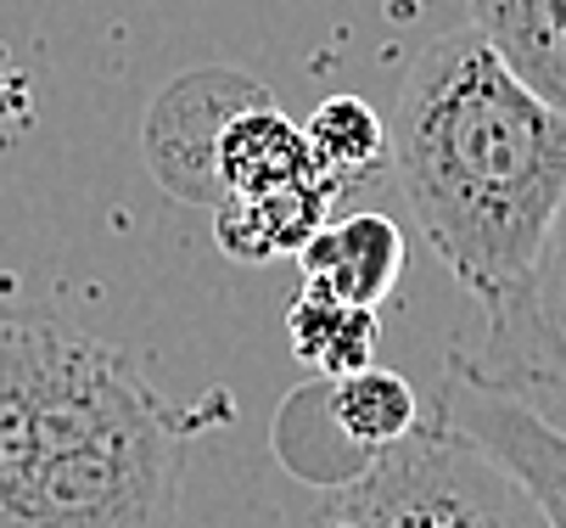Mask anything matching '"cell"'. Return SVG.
<instances>
[{
  "instance_id": "6da1fadb",
  "label": "cell",
  "mask_w": 566,
  "mask_h": 528,
  "mask_svg": "<svg viewBox=\"0 0 566 528\" xmlns=\"http://www.w3.org/2000/svg\"><path fill=\"white\" fill-rule=\"evenodd\" d=\"M387 164L427 248L489 315L527 287L566 208V107L465 23L410 56Z\"/></svg>"
},
{
  "instance_id": "7a4b0ae2",
  "label": "cell",
  "mask_w": 566,
  "mask_h": 528,
  "mask_svg": "<svg viewBox=\"0 0 566 528\" xmlns=\"http://www.w3.org/2000/svg\"><path fill=\"white\" fill-rule=\"evenodd\" d=\"M186 438L124 349L0 315V528H180Z\"/></svg>"
},
{
  "instance_id": "3957f363",
  "label": "cell",
  "mask_w": 566,
  "mask_h": 528,
  "mask_svg": "<svg viewBox=\"0 0 566 528\" xmlns=\"http://www.w3.org/2000/svg\"><path fill=\"white\" fill-rule=\"evenodd\" d=\"M314 528H544L533 495L438 411L326 489Z\"/></svg>"
},
{
  "instance_id": "277c9868",
  "label": "cell",
  "mask_w": 566,
  "mask_h": 528,
  "mask_svg": "<svg viewBox=\"0 0 566 528\" xmlns=\"http://www.w3.org/2000/svg\"><path fill=\"white\" fill-rule=\"evenodd\" d=\"M449 371L465 383L522 400L544 422L566 427V208L555 214V231L511 304L489 310L482 349H454Z\"/></svg>"
},
{
  "instance_id": "5b68a950",
  "label": "cell",
  "mask_w": 566,
  "mask_h": 528,
  "mask_svg": "<svg viewBox=\"0 0 566 528\" xmlns=\"http://www.w3.org/2000/svg\"><path fill=\"white\" fill-rule=\"evenodd\" d=\"M259 102H275V96L253 73L224 68V62H208V68H191L180 80H169L140 124V153H146L151 180L175 203L219 208V169H213L219 135L235 113H248Z\"/></svg>"
},
{
  "instance_id": "8992f818",
  "label": "cell",
  "mask_w": 566,
  "mask_h": 528,
  "mask_svg": "<svg viewBox=\"0 0 566 528\" xmlns=\"http://www.w3.org/2000/svg\"><path fill=\"white\" fill-rule=\"evenodd\" d=\"M438 416L454 422L471 444L489 456L533 495L544 528H566V427L544 422L511 394H494L482 383H465L460 371L443 376L438 389Z\"/></svg>"
},
{
  "instance_id": "52a82bcc",
  "label": "cell",
  "mask_w": 566,
  "mask_h": 528,
  "mask_svg": "<svg viewBox=\"0 0 566 528\" xmlns=\"http://www.w3.org/2000/svg\"><path fill=\"white\" fill-rule=\"evenodd\" d=\"M403 259H410V242H403L398 219L387 214L326 219L297 253L303 287H319V292L343 298V304H365V310H381L398 292Z\"/></svg>"
},
{
  "instance_id": "ba28073f",
  "label": "cell",
  "mask_w": 566,
  "mask_h": 528,
  "mask_svg": "<svg viewBox=\"0 0 566 528\" xmlns=\"http://www.w3.org/2000/svg\"><path fill=\"white\" fill-rule=\"evenodd\" d=\"M337 180H297L281 191H259V197H219L213 208V237L230 259L241 265H264V259H297L303 242L332 219L337 203Z\"/></svg>"
},
{
  "instance_id": "9c48e42d",
  "label": "cell",
  "mask_w": 566,
  "mask_h": 528,
  "mask_svg": "<svg viewBox=\"0 0 566 528\" xmlns=\"http://www.w3.org/2000/svg\"><path fill=\"white\" fill-rule=\"evenodd\" d=\"M213 169H219V197H259L297 180H332L319 169L303 124H292L275 102H259L224 124Z\"/></svg>"
},
{
  "instance_id": "30bf717a",
  "label": "cell",
  "mask_w": 566,
  "mask_h": 528,
  "mask_svg": "<svg viewBox=\"0 0 566 528\" xmlns=\"http://www.w3.org/2000/svg\"><path fill=\"white\" fill-rule=\"evenodd\" d=\"M471 29L544 102L566 107V0H465Z\"/></svg>"
},
{
  "instance_id": "8fae6325",
  "label": "cell",
  "mask_w": 566,
  "mask_h": 528,
  "mask_svg": "<svg viewBox=\"0 0 566 528\" xmlns=\"http://www.w3.org/2000/svg\"><path fill=\"white\" fill-rule=\"evenodd\" d=\"M319 400H326V416L337 422V433L359 449V456H381L392 449L403 433H416L421 422V400L387 365H359L343 376H319Z\"/></svg>"
},
{
  "instance_id": "7c38bea8",
  "label": "cell",
  "mask_w": 566,
  "mask_h": 528,
  "mask_svg": "<svg viewBox=\"0 0 566 528\" xmlns=\"http://www.w3.org/2000/svg\"><path fill=\"white\" fill-rule=\"evenodd\" d=\"M286 343L314 376H343V371L376 365L381 321L365 304H343V298L319 287H303L286 310Z\"/></svg>"
},
{
  "instance_id": "4fadbf2b",
  "label": "cell",
  "mask_w": 566,
  "mask_h": 528,
  "mask_svg": "<svg viewBox=\"0 0 566 528\" xmlns=\"http://www.w3.org/2000/svg\"><path fill=\"white\" fill-rule=\"evenodd\" d=\"M270 444H275V462H281L292 478L314 484V489H337V484H348V478H359V473L370 467V456H359V449L337 433V422L326 416L319 376H308V383L281 405Z\"/></svg>"
},
{
  "instance_id": "5bb4252c",
  "label": "cell",
  "mask_w": 566,
  "mask_h": 528,
  "mask_svg": "<svg viewBox=\"0 0 566 528\" xmlns=\"http://www.w3.org/2000/svg\"><path fill=\"white\" fill-rule=\"evenodd\" d=\"M303 135H308V146H314L319 169H326L337 186L370 180V175L387 169V124H381V113H370L359 96L319 102L314 118L303 124Z\"/></svg>"
}]
</instances>
